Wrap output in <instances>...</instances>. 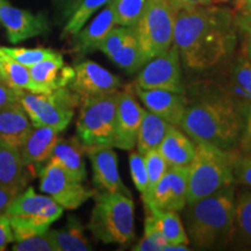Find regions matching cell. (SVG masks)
I'll list each match as a JSON object with an SVG mask.
<instances>
[{"mask_svg": "<svg viewBox=\"0 0 251 251\" xmlns=\"http://www.w3.org/2000/svg\"><path fill=\"white\" fill-rule=\"evenodd\" d=\"M236 17L230 9L199 6L177 12L174 46L187 68L202 71L230 57L237 42Z\"/></svg>", "mask_w": 251, "mask_h": 251, "instance_id": "cell-1", "label": "cell"}, {"mask_svg": "<svg viewBox=\"0 0 251 251\" xmlns=\"http://www.w3.org/2000/svg\"><path fill=\"white\" fill-rule=\"evenodd\" d=\"M179 128L196 143L235 150L242 134L243 109L228 92L207 93L187 103Z\"/></svg>", "mask_w": 251, "mask_h": 251, "instance_id": "cell-2", "label": "cell"}, {"mask_svg": "<svg viewBox=\"0 0 251 251\" xmlns=\"http://www.w3.org/2000/svg\"><path fill=\"white\" fill-rule=\"evenodd\" d=\"M234 185L222 188L181 212L190 243L198 249H221L231 242L235 216Z\"/></svg>", "mask_w": 251, "mask_h": 251, "instance_id": "cell-3", "label": "cell"}, {"mask_svg": "<svg viewBox=\"0 0 251 251\" xmlns=\"http://www.w3.org/2000/svg\"><path fill=\"white\" fill-rule=\"evenodd\" d=\"M237 155L235 150L197 143L196 155L188 165L186 203L196 202L234 185V163Z\"/></svg>", "mask_w": 251, "mask_h": 251, "instance_id": "cell-4", "label": "cell"}, {"mask_svg": "<svg viewBox=\"0 0 251 251\" xmlns=\"http://www.w3.org/2000/svg\"><path fill=\"white\" fill-rule=\"evenodd\" d=\"M87 229L105 244H127L135 238L134 201L120 192L96 193Z\"/></svg>", "mask_w": 251, "mask_h": 251, "instance_id": "cell-5", "label": "cell"}, {"mask_svg": "<svg viewBox=\"0 0 251 251\" xmlns=\"http://www.w3.org/2000/svg\"><path fill=\"white\" fill-rule=\"evenodd\" d=\"M63 214V207L49 196L36 194L33 187L19 193L7 208L14 242L45 234Z\"/></svg>", "mask_w": 251, "mask_h": 251, "instance_id": "cell-6", "label": "cell"}, {"mask_svg": "<svg viewBox=\"0 0 251 251\" xmlns=\"http://www.w3.org/2000/svg\"><path fill=\"white\" fill-rule=\"evenodd\" d=\"M177 11L169 0H148L139 23L134 26L141 52L148 62L174 43Z\"/></svg>", "mask_w": 251, "mask_h": 251, "instance_id": "cell-7", "label": "cell"}, {"mask_svg": "<svg viewBox=\"0 0 251 251\" xmlns=\"http://www.w3.org/2000/svg\"><path fill=\"white\" fill-rule=\"evenodd\" d=\"M19 101L27 112L33 127H52L62 131L71 122L81 100L65 86L50 93L24 91Z\"/></svg>", "mask_w": 251, "mask_h": 251, "instance_id": "cell-8", "label": "cell"}, {"mask_svg": "<svg viewBox=\"0 0 251 251\" xmlns=\"http://www.w3.org/2000/svg\"><path fill=\"white\" fill-rule=\"evenodd\" d=\"M119 91L80 101L77 136L85 147L111 146L115 129Z\"/></svg>", "mask_w": 251, "mask_h": 251, "instance_id": "cell-9", "label": "cell"}, {"mask_svg": "<svg viewBox=\"0 0 251 251\" xmlns=\"http://www.w3.org/2000/svg\"><path fill=\"white\" fill-rule=\"evenodd\" d=\"M40 190L63 209H76L96 196L97 191L74 180L57 163L49 159L40 174Z\"/></svg>", "mask_w": 251, "mask_h": 251, "instance_id": "cell-10", "label": "cell"}, {"mask_svg": "<svg viewBox=\"0 0 251 251\" xmlns=\"http://www.w3.org/2000/svg\"><path fill=\"white\" fill-rule=\"evenodd\" d=\"M135 86L144 90H165L184 93L179 52L177 48L171 46L163 54L147 62L137 76Z\"/></svg>", "mask_w": 251, "mask_h": 251, "instance_id": "cell-11", "label": "cell"}, {"mask_svg": "<svg viewBox=\"0 0 251 251\" xmlns=\"http://www.w3.org/2000/svg\"><path fill=\"white\" fill-rule=\"evenodd\" d=\"M187 184L188 166H170L142 200L155 208L179 212L186 205Z\"/></svg>", "mask_w": 251, "mask_h": 251, "instance_id": "cell-12", "label": "cell"}, {"mask_svg": "<svg viewBox=\"0 0 251 251\" xmlns=\"http://www.w3.org/2000/svg\"><path fill=\"white\" fill-rule=\"evenodd\" d=\"M74 70L75 76L68 87L74 91L80 100L114 93L121 85L120 78L96 62H80L75 65Z\"/></svg>", "mask_w": 251, "mask_h": 251, "instance_id": "cell-13", "label": "cell"}, {"mask_svg": "<svg viewBox=\"0 0 251 251\" xmlns=\"http://www.w3.org/2000/svg\"><path fill=\"white\" fill-rule=\"evenodd\" d=\"M134 93V86L119 91L113 148L131 151L136 146L144 108L137 102Z\"/></svg>", "mask_w": 251, "mask_h": 251, "instance_id": "cell-14", "label": "cell"}, {"mask_svg": "<svg viewBox=\"0 0 251 251\" xmlns=\"http://www.w3.org/2000/svg\"><path fill=\"white\" fill-rule=\"evenodd\" d=\"M99 50L128 74L139 71L147 63L141 52L134 27H114L101 42Z\"/></svg>", "mask_w": 251, "mask_h": 251, "instance_id": "cell-15", "label": "cell"}, {"mask_svg": "<svg viewBox=\"0 0 251 251\" xmlns=\"http://www.w3.org/2000/svg\"><path fill=\"white\" fill-rule=\"evenodd\" d=\"M0 24L7 31L9 42L19 43L30 37L42 35L49 30L48 19L43 13L33 14L0 0Z\"/></svg>", "mask_w": 251, "mask_h": 251, "instance_id": "cell-16", "label": "cell"}, {"mask_svg": "<svg viewBox=\"0 0 251 251\" xmlns=\"http://www.w3.org/2000/svg\"><path fill=\"white\" fill-rule=\"evenodd\" d=\"M93 171V183L107 192H120L131 197L130 191L122 183L118 169V155L111 146L85 147Z\"/></svg>", "mask_w": 251, "mask_h": 251, "instance_id": "cell-17", "label": "cell"}, {"mask_svg": "<svg viewBox=\"0 0 251 251\" xmlns=\"http://www.w3.org/2000/svg\"><path fill=\"white\" fill-rule=\"evenodd\" d=\"M134 92L149 112L169 125L179 127L188 103L184 93L165 90H144L136 86H134Z\"/></svg>", "mask_w": 251, "mask_h": 251, "instance_id": "cell-18", "label": "cell"}, {"mask_svg": "<svg viewBox=\"0 0 251 251\" xmlns=\"http://www.w3.org/2000/svg\"><path fill=\"white\" fill-rule=\"evenodd\" d=\"M117 26L112 1L103 7L100 13L87 26L75 35V52L86 55L99 50L101 42Z\"/></svg>", "mask_w": 251, "mask_h": 251, "instance_id": "cell-19", "label": "cell"}, {"mask_svg": "<svg viewBox=\"0 0 251 251\" xmlns=\"http://www.w3.org/2000/svg\"><path fill=\"white\" fill-rule=\"evenodd\" d=\"M28 69L39 93H50L68 86L75 76L74 68L65 65L63 57L46 59Z\"/></svg>", "mask_w": 251, "mask_h": 251, "instance_id": "cell-20", "label": "cell"}, {"mask_svg": "<svg viewBox=\"0 0 251 251\" xmlns=\"http://www.w3.org/2000/svg\"><path fill=\"white\" fill-rule=\"evenodd\" d=\"M59 133L61 131L52 127H33L19 148L25 165L49 161L52 150L59 140Z\"/></svg>", "mask_w": 251, "mask_h": 251, "instance_id": "cell-21", "label": "cell"}, {"mask_svg": "<svg viewBox=\"0 0 251 251\" xmlns=\"http://www.w3.org/2000/svg\"><path fill=\"white\" fill-rule=\"evenodd\" d=\"M31 129L33 124L20 102L0 108V140L2 142L20 148Z\"/></svg>", "mask_w": 251, "mask_h": 251, "instance_id": "cell-22", "label": "cell"}, {"mask_svg": "<svg viewBox=\"0 0 251 251\" xmlns=\"http://www.w3.org/2000/svg\"><path fill=\"white\" fill-rule=\"evenodd\" d=\"M85 146L78 136L59 139L49 159L62 166L74 180L83 183L86 179V168L84 161Z\"/></svg>", "mask_w": 251, "mask_h": 251, "instance_id": "cell-23", "label": "cell"}, {"mask_svg": "<svg viewBox=\"0 0 251 251\" xmlns=\"http://www.w3.org/2000/svg\"><path fill=\"white\" fill-rule=\"evenodd\" d=\"M158 150L169 166H188L196 155L197 143L179 127L169 125Z\"/></svg>", "mask_w": 251, "mask_h": 251, "instance_id": "cell-24", "label": "cell"}, {"mask_svg": "<svg viewBox=\"0 0 251 251\" xmlns=\"http://www.w3.org/2000/svg\"><path fill=\"white\" fill-rule=\"evenodd\" d=\"M27 166L20 149L0 142V186L25 188L27 184Z\"/></svg>", "mask_w": 251, "mask_h": 251, "instance_id": "cell-25", "label": "cell"}, {"mask_svg": "<svg viewBox=\"0 0 251 251\" xmlns=\"http://www.w3.org/2000/svg\"><path fill=\"white\" fill-rule=\"evenodd\" d=\"M168 127V122L149 112L148 109H143V117L136 141L137 152L143 156L150 150L158 149L159 144L164 139Z\"/></svg>", "mask_w": 251, "mask_h": 251, "instance_id": "cell-26", "label": "cell"}, {"mask_svg": "<svg viewBox=\"0 0 251 251\" xmlns=\"http://www.w3.org/2000/svg\"><path fill=\"white\" fill-rule=\"evenodd\" d=\"M57 251H89L92 250L84 234V227L75 216H70L68 224L61 230H49Z\"/></svg>", "mask_w": 251, "mask_h": 251, "instance_id": "cell-27", "label": "cell"}, {"mask_svg": "<svg viewBox=\"0 0 251 251\" xmlns=\"http://www.w3.org/2000/svg\"><path fill=\"white\" fill-rule=\"evenodd\" d=\"M231 242L236 247H251V190L241 192L235 199Z\"/></svg>", "mask_w": 251, "mask_h": 251, "instance_id": "cell-28", "label": "cell"}, {"mask_svg": "<svg viewBox=\"0 0 251 251\" xmlns=\"http://www.w3.org/2000/svg\"><path fill=\"white\" fill-rule=\"evenodd\" d=\"M151 212L153 221L163 234L168 244H188L186 230H185L184 224L181 221L180 216L176 211H164L158 209L155 207L146 205Z\"/></svg>", "mask_w": 251, "mask_h": 251, "instance_id": "cell-29", "label": "cell"}, {"mask_svg": "<svg viewBox=\"0 0 251 251\" xmlns=\"http://www.w3.org/2000/svg\"><path fill=\"white\" fill-rule=\"evenodd\" d=\"M228 93L242 109L251 102V63L247 57L241 56L234 63Z\"/></svg>", "mask_w": 251, "mask_h": 251, "instance_id": "cell-30", "label": "cell"}, {"mask_svg": "<svg viewBox=\"0 0 251 251\" xmlns=\"http://www.w3.org/2000/svg\"><path fill=\"white\" fill-rule=\"evenodd\" d=\"M0 62L4 69L5 81L9 86L19 91H29L33 93H39L35 84L31 79L29 69L9 57L1 49H0Z\"/></svg>", "mask_w": 251, "mask_h": 251, "instance_id": "cell-31", "label": "cell"}, {"mask_svg": "<svg viewBox=\"0 0 251 251\" xmlns=\"http://www.w3.org/2000/svg\"><path fill=\"white\" fill-rule=\"evenodd\" d=\"M112 0H83L78 6L72 17L67 21V25L63 28L62 39L69 36H75L81 28L85 26L87 20L98 11L99 8L105 7Z\"/></svg>", "mask_w": 251, "mask_h": 251, "instance_id": "cell-32", "label": "cell"}, {"mask_svg": "<svg viewBox=\"0 0 251 251\" xmlns=\"http://www.w3.org/2000/svg\"><path fill=\"white\" fill-rule=\"evenodd\" d=\"M148 0H112L117 26L134 27L142 17Z\"/></svg>", "mask_w": 251, "mask_h": 251, "instance_id": "cell-33", "label": "cell"}, {"mask_svg": "<svg viewBox=\"0 0 251 251\" xmlns=\"http://www.w3.org/2000/svg\"><path fill=\"white\" fill-rule=\"evenodd\" d=\"M0 49L25 67L30 68L37 63L46 61V59H54L62 57L59 52L48 48H7V47H0Z\"/></svg>", "mask_w": 251, "mask_h": 251, "instance_id": "cell-34", "label": "cell"}, {"mask_svg": "<svg viewBox=\"0 0 251 251\" xmlns=\"http://www.w3.org/2000/svg\"><path fill=\"white\" fill-rule=\"evenodd\" d=\"M146 208V220H144V236L139 243L133 248L134 251H164L168 242L163 236V234L157 228L153 221L152 214L147 206Z\"/></svg>", "mask_w": 251, "mask_h": 251, "instance_id": "cell-35", "label": "cell"}, {"mask_svg": "<svg viewBox=\"0 0 251 251\" xmlns=\"http://www.w3.org/2000/svg\"><path fill=\"white\" fill-rule=\"evenodd\" d=\"M143 158L144 163H146L147 172H148L149 192V191L161 180V178L165 175V172L168 171V169L170 168V166H169L168 162L165 161V158L162 156V153L159 152L158 149H152L147 153H144Z\"/></svg>", "mask_w": 251, "mask_h": 251, "instance_id": "cell-36", "label": "cell"}, {"mask_svg": "<svg viewBox=\"0 0 251 251\" xmlns=\"http://www.w3.org/2000/svg\"><path fill=\"white\" fill-rule=\"evenodd\" d=\"M129 169L135 187L141 196L144 197L149 190V179L144 158L140 152L131 151L129 153Z\"/></svg>", "mask_w": 251, "mask_h": 251, "instance_id": "cell-37", "label": "cell"}, {"mask_svg": "<svg viewBox=\"0 0 251 251\" xmlns=\"http://www.w3.org/2000/svg\"><path fill=\"white\" fill-rule=\"evenodd\" d=\"M12 250L14 251H57L55 243L50 236L49 230L45 234L34 235L25 240L17 241Z\"/></svg>", "mask_w": 251, "mask_h": 251, "instance_id": "cell-38", "label": "cell"}, {"mask_svg": "<svg viewBox=\"0 0 251 251\" xmlns=\"http://www.w3.org/2000/svg\"><path fill=\"white\" fill-rule=\"evenodd\" d=\"M235 181L251 187V157L238 153L234 163Z\"/></svg>", "mask_w": 251, "mask_h": 251, "instance_id": "cell-39", "label": "cell"}, {"mask_svg": "<svg viewBox=\"0 0 251 251\" xmlns=\"http://www.w3.org/2000/svg\"><path fill=\"white\" fill-rule=\"evenodd\" d=\"M238 148L242 155L251 153V102L243 108V128Z\"/></svg>", "mask_w": 251, "mask_h": 251, "instance_id": "cell-40", "label": "cell"}, {"mask_svg": "<svg viewBox=\"0 0 251 251\" xmlns=\"http://www.w3.org/2000/svg\"><path fill=\"white\" fill-rule=\"evenodd\" d=\"M83 0H52L56 15L59 21H68L76 12Z\"/></svg>", "mask_w": 251, "mask_h": 251, "instance_id": "cell-41", "label": "cell"}, {"mask_svg": "<svg viewBox=\"0 0 251 251\" xmlns=\"http://www.w3.org/2000/svg\"><path fill=\"white\" fill-rule=\"evenodd\" d=\"M23 92L24 91H19L11 87L4 80H0V108L11 105V103L20 102L19 100H20Z\"/></svg>", "mask_w": 251, "mask_h": 251, "instance_id": "cell-42", "label": "cell"}, {"mask_svg": "<svg viewBox=\"0 0 251 251\" xmlns=\"http://www.w3.org/2000/svg\"><path fill=\"white\" fill-rule=\"evenodd\" d=\"M23 188L0 186V215L6 214L7 208L19 193L23 192Z\"/></svg>", "mask_w": 251, "mask_h": 251, "instance_id": "cell-43", "label": "cell"}, {"mask_svg": "<svg viewBox=\"0 0 251 251\" xmlns=\"http://www.w3.org/2000/svg\"><path fill=\"white\" fill-rule=\"evenodd\" d=\"M11 242H14L11 222L6 214L0 215V250H5Z\"/></svg>", "mask_w": 251, "mask_h": 251, "instance_id": "cell-44", "label": "cell"}, {"mask_svg": "<svg viewBox=\"0 0 251 251\" xmlns=\"http://www.w3.org/2000/svg\"><path fill=\"white\" fill-rule=\"evenodd\" d=\"M169 1L171 2V5L177 12L181 9L199 7V6L213 5V0H169Z\"/></svg>", "mask_w": 251, "mask_h": 251, "instance_id": "cell-45", "label": "cell"}, {"mask_svg": "<svg viewBox=\"0 0 251 251\" xmlns=\"http://www.w3.org/2000/svg\"><path fill=\"white\" fill-rule=\"evenodd\" d=\"M235 17H236L237 27L251 35V17H246V15H235Z\"/></svg>", "mask_w": 251, "mask_h": 251, "instance_id": "cell-46", "label": "cell"}, {"mask_svg": "<svg viewBox=\"0 0 251 251\" xmlns=\"http://www.w3.org/2000/svg\"><path fill=\"white\" fill-rule=\"evenodd\" d=\"M237 15L251 17V0H237Z\"/></svg>", "mask_w": 251, "mask_h": 251, "instance_id": "cell-47", "label": "cell"}, {"mask_svg": "<svg viewBox=\"0 0 251 251\" xmlns=\"http://www.w3.org/2000/svg\"><path fill=\"white\" fill-rule=\"evenodd\" d=\"M187 246L188 244H168L164 251H187L190 250Z\"/></svg>", "mask_w": 251, "mask_h": 251, "instance_id": "cell-48", "label": "cell"}, {"mask_svg": "<svg viewBox=\"0 0 251 251\" xmlns=\"http://www.w3.org/2000/svg\"><path fill=\"white\" fill-rule=\"evenodd\" d=\"M247 58L249 59V62L251 63V35L249 39H248L247 43Z\"/></svg>", "mask_w": 251, "mask_h": 251, "instance_id": "cell-49", "label": "cell"}, {"mask_svg": "<svg viewBox=\"0 0 251 251\" xmlns=\"http://www.w3.org/2000/svg\"><path fill=\"white\" fill-rule=\"evenodd\" d=\"M0 80H4L5 81V76H4V69H2V64L0 62ZM6 83V81H5Z\"/></svg>", "mask_w": 251, "mask_h": 251, "instance_id": "cell-50", "label": "cell"}, {"mask_svg": "<svg viewBox=\"0 0 251 251\" xmlns=\"http://www.w3.org/2000/svg\"><path fill=\"white\" fill-rule=\"evenodd\" d=\"M213 1H216V2H226V1H229V0H213Z\"/></svg>", "mask_w": 251, "mask_h": 251, "instance_id": "cell-51", "label": "cell"}, {"mask_svg": "<svg viewBox=\"0 0 251 251\" xmlns=\"http://www.w3.org/2000/svg\"><path fill=\"white\" fill-rule=\"evenodd\" d=\"M0 142H1V140H0Z\"/></svg>", "mask_w": 251, "mask_h": 251, "instance_id": "cell-52", "label": "cell"}, {"mask_svg": "<svg viewBox=\"0 0 251 251\" xmlns=\"http://www.w3.org/2000/svg\"><path fill=\"white\" fill-rule=\"evenodd\" d=\"M250 249H251V248H250Z\"/></svg>", "mask_w": 251, "mask_h": 251, "instance_id": "cell-53", "label": "cell"}]
</instances>
